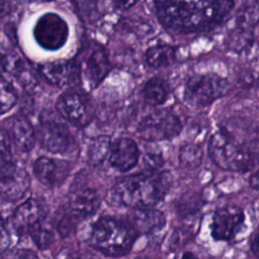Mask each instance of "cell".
Returning a JSON list of instances; mask_svg holds the SVG:
<instances>
[{
    "label": "cell",
    "mask_w": 259,
    "mask_h": 259,
    "mask_svg": "<svg viewBox=\"0 0 259 259\" xmlns=\"http://www.w3.org/2000/svg\"><path fill=\"white\" fill-rule=\"evenodd\" d=\"M234 0H155L160 22L176 33L201 32L221 23Z\"/></svg>",
    "instance_id": "1"
},
{
    "label": "cell",
    "mask_w": 259,
    "mask_h": 259,
    "mask_svg": "<svg viewBox=\"0 0 259 259\" xmlns=\"http://www.w3.org/2000/svg\"><path fill=\"white\" fill-rule=\"evenodd\" d=\"M171 174L149 170L123 177L109 190L111 203L130 208L154 207L164 199L171 187Z\"/></svg>",
    "instance_id": "2"
},
{
    "label": "cell",
    "mask_w": 259,
    "mask_h": 259,
    "mask_svg": "<svg viewBox=\"0 0 259 259\" xmlns=\"http://www.w3.org/2000/svg\"><path fill=\"white\" fill-rule=\"evenodd\" d=\"M208 154L223 170L247 172L259 163V138L240 140L230 130L221 128L209 139Z\"/></svg>",
    "instance_id": "3"
},
{
    "label": "cell",
    "mask_w": 259,
    "mask_h": 259,
    "mask_svg": "<svg viewBox=\"0 0 259 259\" xmlns=\"http://www.w3.org/2000/svg\"><path fill=\"white\" fill-rule=\"evenodd\" d=\"M139 235L126 220L103 215L90 226L87 244L105 256L119 257L131 252Z\"/></svg>",
    "instance_id": "4"
},
{
    "label": "cell",
    "mask_w": 259,
    "mask_h": 259,
    "mask_svg": "<svg viewBox=\"0 0 259 259\" xmlns=\"http://www.w3.org/2000/svg\"><path fill=\"white\" fill-rule=\"evenodd\" d=\"M73 60L80 72V83L89 90L103 81L111 67L106 50L94 41L84 45Z\"/></svg>",
    "instance_id": "5"
},
{
    "label": "cell",
    "mask_w": 259,
    "mask_h": 259,
    "mask_svg": "<svg viewBox=\"0 0 259 259\" xmlns=\"http://www.w3.org/2000/svg\"><path fill=\"white\" fill-rule=\"evenodd\" d=\"M230 88V82L220 75L196 74L185 84L184 100L193 106H206L225 96Z\"/></svg>",
    "instance_id": "6"
},
{
    "label": "cell",
    "mask_w": 259,
    "mask_h": 259,
    "mask_svg": "<svg viewBox=\"0 0 259 259\" xmlns=\"http://www.w3.org/2000/svg\"><path fill=\"white\" fill-rule=\"evenodd\" d=\"M182 123L169 109H159L146 115L137 127V135L147 142L170 140L180 134Z\"/></svg>",
    "instance_id": "7"
},
{
    "label": "cell",
    "mask_w": 259,
    "mask_h": 259,
    "mask_svg": "<svg viewBox=\"0 0 259 259\" xmlns=\"http://www.w3.org/2000/svg\"><path fill=\"white\" fill-rule=\"evenodd\" d=\"M36 140L40 147L52 154L65 155L73 145V137L69 127L51 113H44L39 118Z\"/></svg>",
    "instance_id": "8"
},
{
    "label": "cell",
    "mask_w": 259,
    "mask_h": 259,
    "mask_svg": "<svg viewBox=\"0 0 259 259\" xmlns=\"http://www.w3.org/2000/svg\"><path fill=\"white\" fill-rule=\"evenodd\" d=\"M69 27L67 22L58 14L50 12L38 18L33 28L36 42L45 50L57 51L67 41Z\"/></svg>",
    "instance_id": "9"
},
{
    "label": "cell",
    "mask_w": 259,
    "mask_h": 259,
    "mask_svg": "<svg viewBox=\"0 0 259 259\" xmlns=\"http://www.w3.org/2000/svg\"><path fill=\"white\" fill-rule=\"evenodd\" d=\"M56 108L64 119L78 127L87 125L93 117L89 98L85 93L75 90L62 93L56 102Z\"/></svg>",
    "instance_id": "10"
},
{
    "label": "cell",
    "mask_w": 259,
    "mask_h": 259,
    "mask_svg": "<svg viewBox=\"0 0 259 259\" xmlns=\"http://www.w3.org/2000/svg\"><path fill=\"white\" fill-rule=\"evenodd\" d=\"M30 187V177L25 169L14 162L1 165L0 191L2 200L15 202L21 199Z\"/></svg>",
    "instance_id": "11"
},
{
    "label": "cell",
    "mask_w": 259,
    "mask_h": 259,
    "mask_svg": "<svg viewBox=\"0 0 259 259\" xmlns=\"http://www.w3.org/2000/svg\"><path fill=\"white\" fill-rule=\"evenodd\" d=\"M245 221L243 209L237 205H226L217 209L212 215L210 231L217 241H230L239 232Z\"/></svg>",
    "instance_id": "12"
},
{
    "label": "cell",
    "mask_w": 259,
    "mask_h": 259,
    "mask_svg": "<svg viewBox=\"0 0 259 259\" xmlns=\"http://www.w3.org/2000/svg\"><path fill=\"white\" fill-rule=\"evenodd\" d=\"M38 70L50 84L57 87L80 83V72L73 59L47 62L39 65Z\"/></svg>",
    "instance_id": "13"
},
{
    "label": "cell",
    "mask_w": 259,
    "mask_h": 259,
    "mask_svg": "<svg viewBox=\"0 0 259 259\" xmlns=\"http://www.w3.org/2000/svg\"><path fill=\"white\" fill-rule=\"evenodd\" d=\"M32 168L36 179L48 187L60 185L70 171V165L67 161L47 156L38 157L34 161Z\"/></svg>",
    "instance_id": "14"
},
{
    "label": "cell",
    "mask_w": 259,
    "mask_h": 259,
    "mask_svg": "<svg viewBox=\"0 0 259 259\" xmlns=\"http://www.w3.org/2000/svg\"><path fill=\"white\" fill-rule=\"evenodd\" d=\"M47 209L35 199L28 198L20 203L12 213V225L19 235L28 234L29 230L45 220Z\"/></svg>",
    "instance_id": "15"
},
{
    "label": "cell",
    "mask_w": 259,
    "mask_h": 259,
    "mask_svg": "<svg viewBox=\"0 0 259 259\" xmlns=\"http://www.w3.org/2000/svg\"><path fill=\"white\" fill-rule=\"evenodd\" d=\"M140 151L137 143L130 138H118L111 143L109 153L110 165L120 172L133 169L139 162Z\"/></svg>",
    "instance_id": "16"
},
{
    "label": "cell",
    "mask_w": 259,
    "mask_h": 259,
    "mask_svg": "<svg viewBox=\"0 0 259 259\" xmlns=\"http://www.w3.org/2000/svg\"><path fill=\"white\" fill-rule=\"evenodd\" d=\"M101 203L98 192L88 186H78L68 195V208L78 218L89 217L99 208Z\"/></svg>",
    "instance_id": "17"
},
{
    "label": "cell",
    "mask_w": 259,
    "mask_h": 259,
    "mask_svg": "<svg viewBox=\"0 0 259 259\" xmlns=\"http://www.w3.org/2000/svg\"><path fill=\"white\" fill-rule=\"evenodd\" d=\"M126 221L139 234H151L164 228L165 214L154 207L133 208Z\"/></svg>",
    "instance_id": "18"
},
{
    "label": "cell",
    "mask_w": 259,
    "mask_h": 259,
    "mask_svg": "<svg viewBox=\"0 0 259 259\" xmlns=\"http://www.w3.org/2000/svg\"><path fill=\"white\" fill-rule=\"evenodd\" d=\"M8 135L21 152H29L36 141V132L24 115H16L11 118Z\"/></svg>",
    "instance_id": "19"
},
{
    "label": "cell",
    "mask_w": 259,
    "mask_h": 259,
    "mask_svg": "<svg viewBox=\"0 0 259 259\" xmlns=\"http://www.w3.org/2000/svg\"><path fill=\"white\" fill-rule=\"evenodd\" d=\"M170 91V86L165 79L161 77H152L147 81L143 88V97L149 105L157 106L168 100Z\"/></svg>",
    "instance_id": "20"
},
{
    "label": "cell",
    "mask_w": 259,
    "mask_h": 259,
    "mask_svg": "<svg viewBox=\"0 0 259 259\" xmlns=\"http://www.w3.org/2000/svg\"><path fill=\"white\" fill-rule=\"evenodd\" d=\"M175 49L166 44L152 46L145 53V61L147 65L154 69L170 66L175 62Z\"/></svg>",
    "instance_id": "21"
},
{
    "label": "cell",
    "mask_w": 259,
    "mask_h": 259,
    "mask_svg": "<svg viewBox=\"0 0 259 259\" xmlns=\"http://www.w3.org/2000/svg\"><path fill=\"white\" fill-rule=\"evenodd\" d=\"M259 22V0H245L236 17V27L252 31Z\"/></svg>",
    "instance_id": "22"
},
{
    "label": "cell",
    "mask_w": 259,
    "mask_h": 259,
    "mask_svg": "<svg viewBox=\"0 0 259 259\" xmlns=\"http://www.w3.org/2000/svg\"><path fill=\"white\" fill-rule=\"evenodd\" d=\"M111 140L107 136H98L92 139L87 148V161L92 166L102 164L109 157Z\"/></svg>",
    "instance_id": "23"
},
{
    "label": "cell",
    "mask_w": 259,
    "mask_h": 259,
    "mask_svg": "<svg viewBox=\"0 0 259 259\" xmlns=\"http://www.w3.org/2000/svg\"><path fill=\"white\" fill-rule=\"evenodd\" d=\"M202 150L198 145L187 143L179 149L178 162L182 168L195 169L202 160Z\"/></svg>",
    "instance_id": "24"
},
{
    "label": "cell",
    "mask_w": 259,
    "mask_h": 259,
    "mask_svg": "<svg viewBox=\"0 0 259 259\" xmlns=\"http://www.w3.org/2000/svg\"><path fill=\"white\" fill-rule=\"evenodd\" d=\"M28 235L32 239L34 245L40 250L48 249L55 240L54 233L50 227L44 224V221L31 228L28 232Z\"/></svg>",
    "instance_id": "25"
},
{
    "label": "cell",
    "mask_w": 259,
    "mask_h": 259,
    "mask_svg": "<svg viewBox=\"0 0 259 259\" xmlns=\"http://www.w3.org/2000/svg\"><path fill=\"white\" fill-rule=\"evenodd\" d=\"M79 18L85 23H92L98 17V0H72Z\"/></svg>",
    "instance_id": "26"
},
{
    "label": "cell",
    "mask_w": 259,
    "mask_h": 259,
    "mask_svg": "<svg viewBox=\"0 0 259 259\" xmlns=\"http://www.w3.org/2000/svg\"><path fill=\"white\" fill-rule=\"evenodd\" d=\"M253 40V32L246 31L235 27V29L230 33L228 38L229 48L237 53H241L248 49Z\"/></svg>",
    "instance_id": "27"
},
{
    "label": "cell",
    "mask_w": 259,
    "mask_h": 259,
    "mask_svg": "<svg viewBox=\"0 0 259 259\" xmlns=\"http://www.w3.org/2000/svg\"><path fill=\"white\" fill-rule=\"evenodd\" d=\"M17 93L14 86L7 81L3 76L1 78V113L4 114L5 112L9 111L17 102Z\"/></svg>",
    "instance_id": "28"
},
{
    "label": "cell",
    "mask_w": 259,
    "mask_h": 259,
    "mask_svg": "<svg viewBox=\"0 0 259 259\" xmlns=\"http://www.w3.org/2000/svg\"><path fill=\"white\" fill-rule=\"evenodd\" d=\"M26 69L24 60L16 53L10 52L2 55V70L15 78Z\"/></svg>",
    "instance_id": "29"
},
{
    "label": "cell",
    "mask_w": 259,
    "mask_h": 259,
    "mask_svg": "<svg viewBox=\"0 0 259 259\" xmlns=\"http://www.w3.org/2000/svg\"><path fill=\"white\" fill-rule=\"evenodd\" d=\"M80 218H78L76 214L71 212L70 210L66 215H64L59 224H58V232L62 237H67L70 235V233L73 232V230L77 226V222Z\"/></svg>",
    "instance_id": "30"
},
{
    "label": "cell",
    "mask_w": 259,
    "mask_h": 259,
    "mask_svg": "<svg viewBox=\"0 0 259 259\" xmlns=\"http://www.w3.org/2000/svg\"><path fill=\"white\" fill-rule=\"evenodd\" d=\"M1 251L2 253L5 252L6 248L8 247L9 243H10V237H9V233L6 230V226L4 221H2V226H1Z\"/></svg>",
    "instance_id": "31"
},
{
    "label": "cell",
    "mask_w": 259,
    "mask_h": 259,
    "mask_svg": "<svg viewBox=\"0 0 259 259\" xmlns=\"http://www.w3.org/2000/svg\"><path fill=\"white\" fill-rule=\"evenodd\" d=\"M112 4L121 10H125L128 8H132L134 5H136L140 0H110Z\"/></svg>",
    "instance_id": "32"
},
{
    "label": "cell",
    "mask_w": 259,
    "mask_h": 259,
    "mask_svg": "<svg viewBox=\"0 0 259 259\" xmlns=\"http://www.w3.org/2000/svg\"><path fill=\"white\" fill-rule=\"evenodd\" d=\"M12 257H21V258H31V257H37L35 253L29 250H17L14 254L11 255Z\"/></svg>",
    "instance_id": "33"
},
{
    "label": "cell",
    "mask_w": 259,
    "mask_h": 259,
    "mask_svg": "<svg viewBox=\"0 0 259 259\" xmlns=\"http://www.w3.org/2000/svg\"><path fill=\"white\" fill-rule=\"evenodd\" d=\"M249 183H250V185H251L252 188H254V189H259V169H258L257 171H255V172L251 175V177H250V179H249Z\"/></svg>",
    "instance_id": "34"
},
{
    "label": "cell",
    "mask_w": 259,
    "mask_h": 259,
    "mask_svg": "<svg viewBox=\"0 0 259 259\" xmlns=\"http://www.w3.org/2000/svg\"><path fill=\"white\" fill-rule=\"evenodd\" d=\"M251 249H252V251H253L254 254H256V255L259 256V232L257 233V235L255 236L254 240L252 241Z\"/></svg>",
    "instance_id": "35"
},
{
    "label": "cell",
    "mask_w": 259,
    "mask_h": 259,
    "mask_svg": "<svg viewBox=\"0 0 259 259\" xmlns=\"http://www.w3.org/2000/svg\"><path fill=\"white\" fill-rule=\"evenodd\" d=\"M257 86H258V89H259V77H258V79H257Z\"/></svg>",
    "instance_id": "36"
},
{
    "label": "cell",
    "mask_w": 259,
    "mask_h": 259,
    "mask_svg": "<svg viewBox=\"0 0 259 259\" xmlns=\"http://www.w3.org/2000/svg\"><path fill=\"white\" fill-rule=\"evenodd\" d=\"M40 1H52V0H40Z\"/></svg>",
    "instance_id": "37"
}]
</instances>
